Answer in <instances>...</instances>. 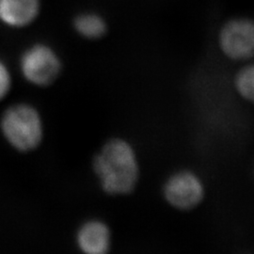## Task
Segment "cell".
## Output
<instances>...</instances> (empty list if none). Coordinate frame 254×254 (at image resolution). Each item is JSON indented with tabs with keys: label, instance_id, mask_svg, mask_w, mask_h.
<instances>
[{
	"label": "cell",
	"instance_id": "6da1fadb",
	"mask_svg": "<svg viewBox=\"0 0 254 254\" xmlns=\"http://www.w3.org/2000/svg\"><path fill=\"white\" fill-rule=\"evenodd\" d=\"M93 170L109 195L131 194L139 180L136 151L123 138L110 139L102 147L93 159Z\"/></svg>",
	"mask_w": 254,
	"mask_h": 254
},
{
	"label": "cell",
	"instance_id": "7a4b0ae2",
	"mask_svg": "<svg viewBox=\"0 0 254 254\" xmlns=\"http://www.w3.org/2000/svg\"><path fill=\"white\" fill-rule=\"evenodd\" d=\"M1 131L10 145L27 153L41 144L44 128L39 112L27 104L9 107L1 118Z\"/></svg>",
	"mask_w": 254,
	"mask_h": 254
},
{
	"label": "cell",
	"instance_id": "3957f363",
	"mask_svg": "<svg viewBox=\"0 0 254 254\" xmlns=\"http://www.w3.org/2000/svg\"><path fill=\"white\" fill-rule=\"evenodd\" d=\"M162 197L173 209L189 212L197 208L205 198V186L200 176L190 170H179L164 182Z\"/></svg>",
	"mask_w": 254,
	"mask_h": 254
},
{
	"label": "cell",
	"instance_id": "277c9868",
	"mask_svg": "<svg viewBox=\"0 0 254 254\" xmlns=\"http://www.w3.org/2000/svg\"><path fill=\"white\" fill-rule=\"evenodd\" d=\"M221 53L234 62H248L254 58V20L235 17L220 27L218 37Z\"/></svg>",
	"mask_w": 254,
	"mask_h": 254
},
{
	"label": "cell",
	"instance_id": "5b68a950",
	"mask_svg": "<svg viewBox=\"0 0 254 254\" xmlns=\"http://www.w3.org/2000/svg\"><path fill=\"white\" fill-rule=\"evenodd\" d=\"M20 68L27 81L39 87L51 85L62 71L61 61L53 49L36 45L22 55Z\"/></svg>",
	"mask_w": 254,
	"mask_h": 254
},
{
	"label": "cell",
	"instance_id": "8992f818",
	"mask_svg": "<svg viewBox=\"0 0 254 254\" xmlns=\"http://www.w3.org/2000/svg\"><path fill=\"white\" fill-rule=\"evenodd\" d=\"M111 243L109 225L98 219L84 222L76 234V244L83 254H109Z\"/></svg>",
	"mask_w": 254,
	"mask_h": 254
},
{
	"label": "cell",
	"instance_id": "52a82bcc",
	"mask_svg": "<svg viewBox=\"0 0 254 254\" xmlns=\"http://www.w3.org/2000/svg\"><path fill=\"white\" fill-rule=\"evenodd\" d=\"M39 11V0H0V21L9 27H26L36 19Z\"/></svg>",
	"mask_w": 254,
	"mask_h": 254
},
{
	"label": "cell",
	"instance_id": "ba28073f",
	"mask_svg": "<svg viewBox=\"0 0 254 254\" xmlns=\"http://www.w3.org/2000/svg\"><path fill=\"white\" fill-rule=\"evenodd\" d=\"M76 31L87 39L95 40L104 36L107 32L105 20L94 13H83L74 20Z\"/></svg>",
	"mask_w": 254,
	"mask_h": 254
},
{
	"label": "cell",
	"instance_id": "9c48e42d",
	"mask_svg": "<svg viewBox=\"0 0 254 254\" xmlns=\"http://www.w3.org/2000/svg\"><path fill=\"white\" fill-rule=\"evenodd\" d=\"M234 86L243 100L254 105V63L246 64L237 72Z\"/></svg>",
	"mask_w": 254,
	"mask_h": 254
},
{
	"label": "cell",
	"instance_id": "30bf717a",
	"mask_svg": "<svg viewBox=\"0 0 254 254\" xmlns=\"http://www.w3.org/2000/svg\"><path fill=\"white\" fill-rule=\"evenodd\" d=\"M11 87V77L5 64L0 61V101L9 93Z\"/></svg>",
	"mask_w": 254,
	"mask_h": 254
},
{
	"label": "cell",
	"instance_id": "8fae6325",
	"mask_svg": "<svg viewBox=\"0 0 254 254\" xmlns=\"http://www.w3.org/2000/svg\"></svg>",
	"mask_w": 254,
	"mask_h": 254
}]
</instances>
